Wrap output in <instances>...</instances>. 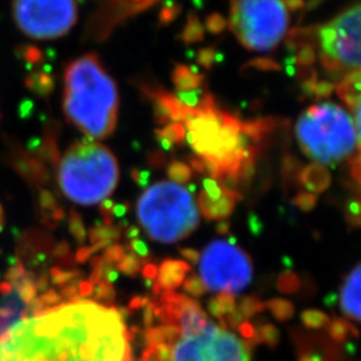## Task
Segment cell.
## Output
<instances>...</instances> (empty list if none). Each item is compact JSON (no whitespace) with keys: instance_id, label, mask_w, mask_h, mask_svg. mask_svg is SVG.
<instances>
[{"instance_id":"obj_1","label":"cell","mask_w":361,"mask_h":361,"mask_svg":"<svg viewBox=\"0 0 361 361\" xmlns=\"http://www.w3.org/2000/svg\"><path fill=\"white\" fill-rule=\"evenodd\" d=\"M0 361H131L129 329L116 308L78 297L13 325Z\"/></svg>"},{"instance_id":"obj_2","label":"cell","mask_w":361,"mask_h":361,"mask_svg":"<svg viewBox=\"0 0 361 361\" xmlns=\"http://www.w3.org/2000/svg\"><path fill=\"white\" fill-rule=\"evenodd\" d=\"M142 90L154 104L161 123L183 126L186 142L212 180L237 193L252 182L261 145L274 128L273 121H241L219 109L209 92L201 104L189 107L162 89L145 86Z\"/></svg>"},{"instance_id":"obj_3","label":"cell","mask_w":361,"mask_h":361,"mask_svg":"<svg viewBox=\"0 0 361 361\" xmlns=\"http://www.w3.org/2000/svg\"><path fill=\"white\" fill-rule=\"evenodd\" d=\"M62 106L67 121L85 138L102 141L114 133L118 89L97 54H85L66 67Z\"/></svg>"},{"instance_id":"obj_4","label":"cell","mask_w":361,"mask_h":361,"mask_svg":"<svg viewBox=\"0 0 361 361\" xmlns=\"http://www.w3.org/2000/svg\"><path fill=\"white\" fill-rule=\"evenodd\" d=\"M58 185L67 200L90 207L116 190L119 166L109 147L83 138L67 147L58 164Z\"/></svg>"},{"instance_id":"obj_5","label":"cell","mask_w":361,"mask_h":361,"mask_svg":"<svg viewBox=\"0 0 361 361\" xmlns=\"http://www.w3.org/2000/svg\"><path fill=\"white\" fill-rule=\"evenodd\" d=\"M295 131L301 150L317 165H335L359 153L360 129L343 106H310L298 116Z\"/></svg>"},{"instance_id":"obj_6","label":"cell","mask_w":361,"mask_h":361,"mask_svg":"<svg viewBox=\"0 0 361 361\" xmlns=\"http://www.w3.org/2000/svg\"><path fill=\"white\" fill-rule=\"evenodd\" d=\"M137 214L147 235L162 244L183 240L200 224L193 195L171 180L147 188L137 202Z\"/></svg>"},{"instance_id":"obj_7","label":"cell","mask_w":361,"mask_h":361,"mask_svg":"<svg viewBox=\"0 0 361 361\" xmlns=\"http://www.w3.org/2000/svg\"><path fill=\"white\" fill-rule=\"evenodd\" d=\"M289 20L285 0H231L228 26L250 51L277 49L288 32Z\"/></svg>"},{"instance_id":"obj_8","label":"cell","mask_w":361,"mask_h":361,"mask_svg":"<svg viewBox=\"0 0 361 361\" xmlns=\"http://www.w3.org/2000/svg\"><path fill=\"white\" fill-rule=\"evenodd\" d=\"M316 44L325 73L343 80L360 71V4L355 3L317 28Z\"/></svg>"},{"instance_id":"obj_9","label":"cell","mask_w":361,"mask_h":361,"mask_svg":"<svg viewBox=\"0 0 361 361\" xmlns=\"http://www.w3.org/2000/svg\"><path fill=\"white\" fill-rule=\"evenodd\" d=\"M11 13L25 37L51 40L65 37L75 26L77 0H13Z\"/></svg>"},{"instance_id":"obj_10","label":"cell","mask_w":361,"mask_h":361,"mask_svg":"<svg viewBox=\"0 0 361 361\" xmlns=\"http://www.w3.org/2000/svg\"><path fill=\"white\" fill-rule=\"evenodd\" d=\"M200 273L205 288L212 292L237 295L250 284L253 267L243 249L228 241L216 240L200 256Z\"/></svg>"},{"instance_id":"obj_11","label":"cell","mask_w":361,"mask_h":361,"mask_svg":"<svg viewBox=\"0 0 361 361\" xmlns=\"http://www.w3.org/2000/svg\"><path fill=\"white\" fill-rule=\"evenodd\" d=\"M170 361H250L252 345L219 324H207L205 331L180 336L170 347Z\"/></svg>"},{"instance_id":"obj_12","label":"cell","mask_w":361,"mask_h":361,"mask_svg":"<svg viewBox=\"0 0 361 361\" xmlns=\"http://www.w3.org/2000/svg\"><path fill=\"white\" fill-rule=\"evenodd\" d=\"M155 319L164 325L178 328L180 336H194L205 331L210 323L201 305L185 295L162 292L159 298L153 300Z\"/></svg>"},{"instance_id":"obj_13","label":"cell","mask_w":361,"mask_h":361,"mask_svg":"<svg viewBox=\"0 0 361 361\" xmlns=\"http://www.w3.org/2000/svg\"><path fill=\"white\" fill-rule=\"evenodd\" d=\"M360 284L361 267L357 264L355 269L349 273L341 286L340 304L343 313L352 319L355 323L360 322Z\"/></svg>"},{"instance_id":"obj_14","label":"cell","mask_w":361,"mask_h":361,"mask_svg":"<svg viewBox=\"0 0 361 361\" xmlns=\"http://www.w3.org/2000/svg\"><path fill=\"white\" fill-rule=\"evenodd\" d=\"M241 198H243L241 193L224 189L219 201H212L207 198V194L201 192L198 195V205H200L202 216L207 221H219V219H228L232 214L235 204Z\"/></svg>"},{"instance_id":"obj_15","label":"cell","mask_w":361,"mask_h":361,"mask_svg":"<svg viewBox=\"0 0 361 361\" xmlns=\"http://www.w3.org/2000/svg\"><path fill=\"white\" fill-rule=\"evenodd\" d=\"M190 271L192 269L188 262L168 258L162 261L158 268L157 284L159 285L162 292H174L185 281L186 274Z\"/></svg>"},{"instance_id":"obj_16","label":"cell","mask_w":361,"mask_h":361,"mask_svg":"<svg viewBox=\"0 0 361 361\" xmlns=\"http://www.w3.org/2000/svg\"><path fill=\"white\" fill-rule=\"evenodd\" d=\"M340 98L348 104L350 110L360 109V71L350 74L336 86Z\"/></svg>"},{"instance_id":"obj_17","label":"cell","mask_w":361,"mask_h":361,"mask_svg":"<svg viewBox=\"0 0 361 361\" xmlns=\"http://www.w3.org/2000/svg\"><path fill=\"white\" fill-rule=\"evenodd\" d=\"M300 180L310 192L320 193L329 186L331 177L322 165H310L301 173Z\"/></svg>"},{"instance_id":"obj_18","label":"cell","mask_w":361,"mask_h":361,"mask_svg":"<svg viewBox=\"0 0 361 361\" xmlns=\"http://www.w3.org/2000/svg\"><path fill=\"white\" fill-rule=\"evenodd\" d=\"M143 337L146 340L147 347H157V345L171 347L180 337V331L173 325H159V326L147 329L143 334Z\"/></svg>"},{"instance_id":"obj_19","label":"cell","mask_w":361,"mask_h":361,"mask_svg":"<svg viewBox=\"0 0 361 361\" xmlns=\"http://www.w3.org/2000/svg\"><path fill=\"white\" fill-rule=\"evenodd\" d=\"M122 235V229L118 225L95 226L90 231L91 252L95 253L106 246L111 245Z\"/></svg>"},{"instance_id":"obj_20","label":"cell","mask_w":361,"mask_h":361,"mask_svg":"<svg viewBox=\"0 0 361 361\" xmlns=\"http://www.w3.org/2000/svg\"><path fill=\"white\" fill-rule=\"evenodd\" d=\"M173 82L178 91L195 90L201 87L202 77L192 67L178 66L173 73Z\"/></svg>"},{"instance_id":"obj_21","label":"cell","mask_w":361,"mask_h":361,"mask_svg":"<svg viewBox=\"0 0 361 361\" xmlns=\"http://www.w3.org/2000/svg\"><path fill=\"white\" fill-rule=\"evenodd\" d=\"M264 305L267 310L271 312L273 317H276L279 322H288L295 314L293 304L284 298H271Z\"/></svg>"},{"instance_id":"obj_22","label":"cell","mask_w":361,"mask_h":361,"mask_svg":"<svg viewBox=\"0 0 361 361\" xmlns=\"http://www.w3.org/2000/svg\"><path fill=\"white\" fill-rule=\"evenodd\" d=\"M328 326H329V328H328L329 336H331V338H332L334 341H336V343H343V341H345L347 337H348L350 334H352V336H353L355 338L359 337V331H357L352 324H349L348 322H345V320H343V319L335 317V319L329 323Z\"/></svg>"},{"instance_id":"obj_23","label":"cell","mask_w":361,"mask_h":361,"mask_svg":"<svg viewBox=\"0 0 361 361\" xmlns=\"http://www.w3.org/2000/svg\"><path fill=\"white\" fill-rule=\"evenodd\" d=\"M147 259V258H146ZM146 259L142 258L137 257L135 255H133L131 252L125 253L123 258L116 264V271H121L123 274L129 276V277H135L141 269H142L143 265L147 264Z\"/></svg>"},{"instance_id":"obj_24","label":"cell","mask_w":361,"mask_h":361,"mask_svg":"<svg viewBox=\"0 0 361 361\" xmlns=\"http://www.w3.org/2000/svg\"><path fill=\"white\" fill-rule=\"evenodd\" d=\"M301 322L310 329H323L331 323V319L323 310H307L301 313Z\"/></svg>"},{"instance_id":"obj_25","label":"cell","mask_w":361,"mask_h":361,"mask_svg":"<svg viewBox=\"0 0 361 361\" xmlns=\"http://www.w3.org/2000/svg\"><path fill=\"white\" fill-rule=\"evenodd\" d=\"M116 10H121L123 18L129 16L130 13H137L152 6L157 0H110Z\"/></svg>"},{"instance_id":"obj_26","label":"cell","mask_w":361,"mask_h":361,"mask_svg":"<svg viewBox=\"0 0 361 361\" xmlns=\"http://www.w3.org/2000/svg\"><path fill=\"white\" fill-rule=\"evenodd\" d=\"M300 277L293 271L285 269L277 279V289L284 295H292L300 289Z\"/></svg>"},{"instance_id":"obj_27","label":"cell","mask_w":361,"mask_h":361,"mask_svg":"<svg viewBox=\"0 0 361 361\" xmlns=\"http://www.w3.org/2000/svg\"><path fill=\"white\" fill-rule=\"evenodd\" d=\"M257 332L258 343H264L271 348H276L280 344V331L273 324H265L261 325L256 329Z\"/></svg>"},{"instance_id":"obj_28","label":"cell","mask_w":361,"mask_h":361,"mask_svg":"<svg viewBox=\"0 0 361 361\" xmlns=\"http://www.w3.org/2000/svg\"><path fill=\"white\" fill-rule=\"evenodd\" d=\"M237 310H240V313L244 316L245 320H249L250 317L264 312L265 305L257 297L246 296L240 301Z\"/></svg>"},{"instance_id":"obj_29","label":"cell","mask_w":361,"mask_h":361,"mask_svg":"<svg viewBox=\"0 0 361 361\" xmlns=\"http://www.w3.org/2000/svg\"><path fill=\"white\" fill-rule=\"evenodd\" d=\"M169 177L174 183H188L192 178V169L182 162H173L168 169Z\"/></svg>"},{"instance_id":"obj_30","label":"cell","mask_w":361,"mask_h":361,"mask_svg":"<svg viewBox=\"0 0 361 361\" xmlns=\"http://www.w3.org/2000/svg\"><path fill=\"white\" fill-rule=\"evenodd\" d=\"M94 301L99 302L104 301L106 304H111L116 301V289L106 283V281H101L99 284L94 285Z\"/></svg>"},{"instance_id":"obj_31","label":"cell","mask_w":361,"mask_h":361,"mask_svg":"<svg viewBox=\"0 0 361 361\" xmlns=\"http://www.w3.org/2000/svg\"><path fill=\"white\" fill-rule=\"evenodd\" d=\"M183 289L188 295L193 297L204 296L207 293V288L202 283V280L200 279V276L197 274H192L190 277H188L183 281Z\"/></svg>"},{"instance_id":"obj_32","label":"cell","mask_w":361,"mask_h":361,"mask_svg":"<svg viewBox=\"0 0 361 361\" xmlns=\"http://www.w3.org/2000/svg\"><path fill=\"white\" fill-rule=\"evenodd\" d=\"M293 204L302 212H310L313 210L317 204V197L314 194L300 193L293 200Z\"/></svg>"},{"instance_id":"obj_33","label":"cell","mask_w":361,"mask_h":361,"mask_svg":"<svg viewBox=\"0 0 361 361\" xmlns=\"http://www.w3.org/2000/svg\"><path fill=\"white\" fill-rule=\"evenodd\" d=\"M217 304H219L221 314L225 317L226 314L232 313L233 310L237 308L235 305V298L231 293H219V296L216 297Z\"/></svg>"},{"instance_id":"obj_34","label":"cell","mask_w":361,"mask_h":361,"mask_svg":"<svg viewBox=\"0 0 361 361\" xmlns=\"http://www.w3.org/2000/svg\"><path fill=\"white\" fill-rule=\"evenodd\" d=\"M347 221L349 225L355 229L360 226V202L357 200H353L347 205Z\"/></svg>"},{"instance_id":"obj_35","label":"cell","mask_w":361,"mask_h":361,"mask_svg":"<svg viewBox=\"0 0 361 361\" xmlns=\"http://www.w3.org/2000/svg\"><path fill=\"white\" fill-rule=\"evenodd\" d=\"M222 188L219 186V183L212 178H205L204 180V193L207 194V198L212 201H219L222 195Z\"/></svg>"},{"instance_id":"obj_36","label":"cell","mask_w":361,"mask_h":361,"mask_svg":"<svg viewBox=\"0 0 361 361\" xmlns=\"http://www.w3.org/2000/svg\"><path fill=\"white\" fill-rule=\"evenodd\" d=\"M128 250L131 252L133 255H135L137 257L142 258L146 259L149 257L150 252H149V246L146 245V243L140 240V238H135V240H131L128 245Z\"/></svg>"},{"instance_id":"obj_37","label":"cell","mask_w":361,"mask_h":361,"mask_svg":"<svg viewBox=\"0 0 361 361\" xmlns=\"http://www.w3.org/2000/svg\"><path fill=\"white\" fill-rule=\"evenodd\" d=\"M125 249H123V246L122 245H111L109 246L107 249H106V252H104V258L109 262V264H111V265H114V264H118L123 256H125Z\"/></svg>"},{"instance_id":"obj_38","label":"cell","mask_w":361,"mask_h":361,"mask_svg":"<svg viewBox=\"0 0 361 361\" xmlns=\"http://www.w3.org/2000/svg\"><path fill=\"white\" fill-rule=\"evenodd\" d=\"M70 228H71V233L74 234V237L77 238L79 243H83L85 238H86V232H85V228H83V224L80 221V217L77 213H74V216L71 217L70 221Z\"/></svg>"},{"instance_id":"obj_39","label":"cell","mask_w":361,"mask_h":361,"mask_svg":"<svg viewBox=\"0 0 361 361\" xmlns=\"http://www.w3.org/2000/svg\"><path fill=\"white\" fill-rule=\"evenodd\" d=\"M183 38L186 39V40H190V42L200 40V39L202 38V28H201L198 20L195 18H193V23H190L188 28H186V31L183 34Z\"/></svg>"},{"instance_id":"obj_40","label":"cell","mask_w":361,"mask_h":361,"mask_svg":"<svg viewBox=\"0 0 361 361\" xmlns=\"http://www.w3.org/2000/svg\"><path fill=\"white\" fill-rule=\"evenodd\" d=\"M247 226H249V231L255 237H259L264 233V224H262L261 219H258L257 214H255V213L249 214Z\"/></svg>"},{"instance_id":"obj_41","label":"cell","mask_w":361,"mask_h":361,"mask_svg":"<svg viewBox=\"0 0 361 361\" xmlns=\"http://www.w3.org/2000/svg\"><path fill=\"white\" fill-rule=\"evenodd\" d=\"M142 322L146 329L153 328V324H154L155 322V316L154 305H153V300H152V298H150V302L147 304V307L143 308Z\"/></svg>"},{"instance_id":"obj_42","label":"cell","mask_w":361,"mask_h":361,"mask_svg":"<svg viewBox=\"0 0 361 361\" xmlns=\"http://www.w3.org/2000/svg\"><path fill=\"white\" fill-rule=\"evenodd\" d=\"M150 302L149 297L135 296L130 300L129 310L130 312H135V310H143L147 307V304Z\"/></svg>"},{"instance_id":"obj_43","label":"cell","mask_w":361,"mask_h":361,"mask_svg":"<svg viewBox=\"0 0 361 361\" xmlns=\"http://www.w3.org/2000/svg\"><path fill=\"white\" fill-rule=\"evenodd\" d=\"M180 256L185 258V259H188L189 262H192V264H198V261H200V252L198 250H195V249H190V247H185V249H180Z\"/></svg>"},{"instance_id":"obj_44","label":"cell","mask_w":361,"mask_h":361,"mask_svg":"<svg viewBox=\"0 0 361 361\" xmlns=\"http://www.w3.org/2000/svg\"><path fill=\"white\" fill-rule=\"evenodd\" d=\"M131 177L135 180L138 185L141 186H147L149 178H150V173L149 171H140V170H133L131 171Z\"/></svg>"},{"instance_id":"obj_45","label":"cell","mask_w":361,"mask_h":361,"mask_svg":"<svg viewBox=\"0 0 361 361\" xmlns=\"http://www.w3.org/2000/svg\"><path fill=\"white\" fill-rule=\"evenodd\" d=\"M224 19L219 16V15H213L212 18L207 19V27L210 31L213 32H219L222 28H224Z\"/></svg>"},{"instance_id":"obj_46","label":"cell","mask_w":361,"mask_h":361,"mask_svg":"<svg viewBox=\"0 0 361 361\" xmlns=\"http://www.w3.org/2000/svg\"><path fill=\"white\" fill-rule=\"evenodd\" d=\"M141 271H142L143 280L154 281L157 274H158V268L155 267L154 264H145Z\"/></svg>"},{"instance_id":"obj_47","label":"cell","mask_w":361,"mask_h":361,"mask_svg":"<svg viewBox=\"0 0 361 361\" xmlns=\"http://www.w3.org/2000/svg\"><path fill=\"white\" fill-rule=\"evenodd\" d=\"M128 210H129V205H126V204H116L113 207V216L116 219H123L126 216Z\"/></svg>"},{"instance_id":"obj_48","label":"cell","mask_w":361,"mask_h":361,"mask_svg":"<svg viewBox=\"0 0 361 361\" xmlns=\"http://www.w3.org/2000/svg\"><path fill=\"white\" fill-rule=\"evenodd\" d=\"M91 255H92L91 247H80L77 253L78 262H86L90 258Z\"/></svg>"},{"instance_id":"obj_49","label":"cell","mask_w":361,"mask_h":361,"mask_svg":"<svg viewBox=\"0 0 361 361\" xmlns=\"http://www.w3.org/2000/svg\"><path fill=\"white\" fill-rule=\"evenodd\" d=\"M216 232L219 235H228L231 232V224L228 221H221V222H219V225L216 226Z\"/></svg>"},{"instance_id":"obj_50","label":"cell","mask_w":361,"mask_h":361,"mask_svg":"<svg viewBox=\"0 0 361 361\" xmlns=\"http://www.w3.org/2000/svg\"><path fill=\"white\" fill-rule=\"evenodd\" d=\"M118 277H119V273L116 271V268L113 267V268H110L107 273H106V276H104V281L106 283H109V284H114L116 280H118Z\"/></svg>"},{"instance_id":"obj_51","label":"cell","mask_w":361,"mask_h":361,"mask_svg":"<svg viewBox=\"0 0 361 361\" xmlns=\"http://www.w3.org/2000/svg\"><path fill=\"white\" fill-rule=\"evenodd\" d=\"M200 55H204V56H200V63L209 67L210 62L213 61V51L212 50H204V51L200 52Z\"/></svg>"},{"instance_id":"obj_52","label":"cell","mask_w":361,"mask_h":361,"mask_svg":"<svg viewBox=\"0 0 361 361\" xmlns=\"http://www.w3.org/2000/svg\"><path fill=\"white\" fill-rule=\"evenodd\" d=\"M337 301H338V296L335 292H331V293H328L326 296L324 297V304L326 307H335Z\"/></svg>"},{"instance_id":"obj_53","label":"cell","mask_w":361,"mask_h":361,"mask_svg":"<svg viewBox=\"0 0 361 361\" xmlns=\"http://www.w3.org/2000/svg\"><path fill=\"white\" fill-rule=\"evenodd\" d=\"M138 235H140V229L137 226H129L126 229V237L129 238L130 241L138 238Z\"/></svg>"},{"instance_id":"obj_54","label":"cell","mask_w":361,"mask_h":361,"mask_svg":"<svg viewBox=\"0 0 361 361\" xmlns=\"http://www.w3.org/2000/svg\"><path fill=\"white\" fill-rule=\"evenodd\" d=\"M298 361H323V357L317 353H312V355H304L300 357Z\"/></svg>"},{"instance_id":"obj_55","label":"cell","mask_w":361,"mask_h":361,"mask_svg":"<svg viewBox=\"0 0 361 361\" xmlns=\"http://www.w3.org/2000/svg\"><path fill=\"white\" fill-rule=\"evenodd\" d=\"M283 265H284L285 268H286V271H292L293 269V261H292V258L288 257V256H284L283 257Z\"/></svg>"},{"instance_id":"obj_56","label":"cell","mask_w":361,"mask_h":361,"mask_svg":"<svg viewBox=\"0 0 361 361\" xmlns=\"http://www.w3.org/2000/svg\"><path fill=\"white\" fill-rule=\"evenodd\" d=\"M345 350L348 352V355H350V356H355L356 355V345H355V343H347L345 344Z\"/></svg>"},{"instance_id":"obj_57","label":"cell","mask_w":361,"mask_h":361,"mask_svg":"<svg viewBox=\"0 0 361 361\" xmlns=\"http://www.w3.org/2000/svg\"><path fill=\"white\" fill-rule=\"evenodd\" d=\"M143 284L146 288H150L152 289V286L154 284V281H152V280H143Z\"/></svg>"}]
</instances>
